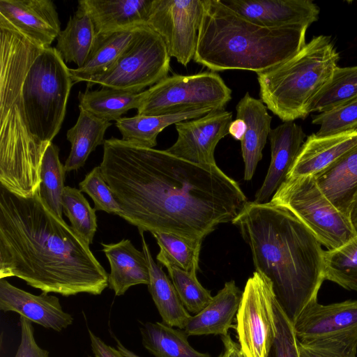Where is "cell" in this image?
Wrapping results in <instances>:
<instances>
[{"instance_id": "6", "label": "cell", "mask_w": 357, "mask_h": 357, "mask_svg": "<svg viewBox=\"0 0 357 357\" xmlns=\"http://www.w3.org/2000/svg\"><path fill=\"white\" fill-rule=\"evenodd\" d=\"M73 85L69 68L56 47L43 48L27 69L20 89L21 114L36 139L50 143L59 133Z\"/></svg>"}, {"instance_id": "17", "label": "cell", "mask_w": 357, "mask_h": 357, "mask_svg": "<svg viewBox=\"0 0 357 357\" xmlns=\"http://www.w3.org/2000/svg\"><path fill=\"white\" fill-rule=\"evenodd\" d=\"M0 310L18 313L31 322L60 332L73 322L63 310L58 297L42 293L34 295L0 279Z\"/></svg>"}, {"instance_id": "14", "label": "cell", "mask_w": 357, "mask_h": 357, "mask_svg": "<svg viewBox=\"0 0 357 357\" xmlns=\"http://www.w3.org/2000/svg\"><path fill=\"white\" fill-rule=\"evenodd\" d=\"M232 117L225 109H213L202 117L175 123L178 137L166 151L192 162L216 165L215 149L229 134Z\"/></svg>"}, {"instance_id": "41", "label": "cell", "mask_w": 357, "mask_h": 357, "mask_svg": "<svg viewBox=\"0 0 357 357\" xmlns=\"http://www.w3.org/2000/svg\"><path fill=\"white\" fill-rule=\"evenodd\" d=\"M20 321L21 340L14 357H50L49 352L36 343L32 322L22 316L20 317Z\"/></svg>"}, {"instance_id": "7", "label": "cell", "mask_w": 357, "mask_h": 357, "mask_svg": "<svg viewBox=\"0 0 357 357\" xmlns=\"http://www.w3.org/2000/svg\"><path fill=\"white\" fill-rule=\"evenodd\" d=\"M20 89H0V183L27 197L38 190L41 161L50 142H40L28 130L20 108Z\"/></svg>"}, {"instance_id": "35", "label": "cell", "mask_w": 357, "mask_h": 357, "mask_svg": "<svg viewBox=\"0 0 357 357\" xmlns=\"http://www.w3.org/2000/svg\"><path fill=\"white\" fill-rule=\"evenodd\" d=\"M325 280L357 291V235L340 248L324 250Z\"/></svg>"}, {"instance_id": "13", "label": "cell", "mask_w": 357, "mask_h": 357, "mask_svg": "<svg viewBox=\"0 0 357 357\" xmlns=\"http://www.w3.org/2000/svg\"><path fill=\"white\" fill-rule=\"evenodd\" d=\"M204 0H152L146 24L164 41L170 57L186 67L193 59Z\"/></svg>"}, {"instance_id": "3", "label": "cell", "mask_w": 357, "mask_h": 357, "mask_svg": "<svg viewBox=\"0 0 357 357\" xmlns=\"http://www.w3.org/2000/svg\"><path fill=\"white\" fill-rule=\"evenodd\" d=\"M231 222L248 244L256 271L270 280L294 323L317 299L325 280L322 245L291 211L269 202H248Z\"/></svg>"}, {"instance_id": "37", "label": "cell", "mask_w": 357, "mask_h": 357, "mask_svg": "<svg viewBox=\"0 0 357 357\" xmlns=\"http://www.w3.org/2000/svg\"><path fill=\"white\" fill-rule=\"evenodd\" d=\"M151 234L160 250L165 252L184 270L197 273L202 239H191L165 232Z\"/></svg>"}, {"instance_id": "31", "label": "cell", "mask_w": 357, "mask_h": 357, "mask_svg": "<svg viewBox=\"0 0 357 357\" xmlns=\"http://www.w3.org/2000/svg\"><path fill=\"white\" fill-rule=\"evenodd\" d=\"M140 332L144 347L155 357H211L195 350L185 332L164 323L146 322Z\"/></svg>"}, {"instance_id": "19", "label": "cell", "mask_w": 357, "mask_h": 357, "mask_svg": "<svg viewBox=\"0 0 357 357\" xmlns=\"http://www.w3.org/2000/svg\"><path fill=\"white\" fill-rule=\"evenodd\" d=\"M151 3L152 0H80L77 9L90 17L98 34L146 25Z\"/></svg>"}, {"instance_id": "29", "label": "cell", "mask_w": 357, "mask_h": 357, "mask_svg": "<svg viewBox=\"0 0 357 357\" xmlns=\"http://www.w3.org/2000/svg\"><path fill=\"white\" fill-rule=\"evenodd\" d=\"M97 33L90 17L77 9L70 16L66 28L56 38V49L65 63L73 62L77 68L86 62L96 40Z\"/></svg>"}, {"instance_id": "22", "label": "cell", "mask_w": 357, "mask_h": 357, "mask_svg": "<svg viewBox=\"0 0 357 357\" xmlns=\"http://www.w3.org/2000/svg\"><path fill=\"white\" fill-rule=\"evenodd\" d=\"M312 176L326 198L349 218L357 204V146Z\"/></svg>"}, {"instance_id": "47", "label": "cell", "mask_w": 357, "mask_h": 357, "mask_svg": "<svg viewBox=\"0 0 357 357\" xmlns=\"http://www.w3.org/2000/svg\"><path fill=\"white\" fill-rule=\"evenodd\" d=\"M349 218L353 227H354L356 231L357 232V204L353 208L350 214Z\"/></svg>"}, {"instance_id": "25", "label": "cell", "mask_w": 357, "mask_h": 357, "mask_svg": "<svg viewBox=\"0 0 357 357\" xmlns=\"http://www.w3.org/2000/svg\"><path fill=\"white\" fill-rule=\"evenodd\" d=\"M139 233L142 239V251L149 266V291L162 323L172 327L184 329L192 316L181 303L172 281L163 271L162 266L153 260L144 232Z\"/></svg>"}, {"instance_id": "2", "label": "cell", "mask_w": 357, "mask_h": 357, "mask_svg": "<svg viewBox=\"0 0 357 357\" xmlns=\"http://www.w3.org/2000/svg\"><path fill=\"white\" fill-rule=\"evenodd\" d=\"M109 274L87 244L42 200L0 185V279L16 277L43 293L100 295Z\"/></svg>"}, {"instance_id": "40", "label": "cell", "mask_w": 357, "mask_h": 357, "mask_svg": "<svg viewBox=\"0 0 357 357\" xmlns=\"http://www.w3.org/2000/svg\"><path fill=\"white\" fill-rule=\"evenodd\" d=\"M273 311L276 332L267 357H301L293 323L285 314L275 297L273 299Z\"/></svg>"}, {"instance_id": "48", "label": "cell", "mask_w": 357, "mask_h": 357, "mask_svg": "<svg viewBox=\"0 0 357 357\" xmlns=\"http://www.w3.org/2000/svg\"><path fill=\"white\" fill-rule=\"evenodd\" d=\"M218 357H229V354L226 350L224 349V352L219 355Z\"/></svg>"}, {"instance_id": "44", "label": "cell", "mask_w": 357, "mask_h": 357, "mask_svg": "<svg viewBox=\"0 0 357 357\" xmlns=\"http://www.w3.org/2000/svg\"><path fill=\"white\" fill-rule=\"evenodd\" d=\"M246 131V124L241 119L232 121L229 127V134L236 140L241 141Z\"/></svg>"}, {"instance_id": "36", "label": "cell", "mask_w": 357, "mask_h": 357, "mask_svg": "<svg viewBox=\"0 0 357 357\" xmlns=\"http://www.w3.org/2000/svg\"><path fill=\"white\" fill-rule=\"evenodd\" d=\"M63 212L68 218L70 227L90 245L97 230V217L82 192L70 186H65L62 196Z\"/></svg>"}, {"instance_id": "11", "label": "cell", "mask_w": 357, "mask_h": 357, "mask_svg": "<svg viewBox=\"0 0 357 357\" xmlns=\"http://www.w3.org/2000/svg\"><path fill=\"white\" fill-rule=\"evenodd\" d=\"M299 344L348 357L357 353V301H310L293 323Z\"/></svg>"}, {"instance_id": "18", "label": "cell", "mask_w": 357, "mask_h": 357, "mask_svg": "<svg viewBox=\"0 0 357 357\" xmlns=\"http://www.w3.org/2000/svg\"><path fill=\"white\" fill-rule=\"evenodd\" d=\"M306 135L294 121L284 122L271 129L268 139L271 159L265 179L255 196L254 202H268L285 181L304 143Z\"/></svg>"}, {"instance_id": "24", "label": "cell", "mask_w": 357, "mask_h": 357, "mask_svg": "<svg viewBox=\"0 0 357 357\" xmlns=\"http://www.w3.org/2000/svg\"><path fill=\"white\" fill-rule=\"evenodd\" d=\"M243 291L234 280L225 282L223 288L213 296L208 305L199 313L191 317L184 332L187 335H228L233 327Z\"/></svg>"}, {"instance_id": "1", "label": "cell", "mask_w": 357, "mask_h": 357, "mask_svg": "<svg viewBox=\"0 0 357 357\" xmlns=\"http://www.w3.org/2000/svg\"><path fill=\"white\" fill-rule=\"evenodd\" d=\"M120 208L139 231L203 240L232 222L248 202L238 183L218 166L197 164L166 150L112 137L99 165Z\"/></svg>"}, {"instance_id": "33", "label": "cell", "mask_w": 357, "mask_h": 357, "mask_svg": "<svg viewBox=\"0 0 357 357\" xmlns=\"http://www.w3.org/2000/svg\"><path fill=\"white\" fill-rule=\"evenodd\" d=\"M357 100V66H337L330 81L311 102V112H326Z\"/></svg>"}, {"instance_id": "23", "label": "cell", "mask_w": 357, "mask_h": 357, "mask_svg": "<svg viewBox=\"0 0 357 357\" xmlns=\"http://www.w3.org/2000/svg\"><path fill=\"white\" fill-rule=\"evenodd\" d=\"M110 266L109 288L116 296H122L137 284H149V270L143 251L137 250L128 239L115 243H101Z\"/></svg>"}, {"instance_id": "32", "label": "cell", "mask_w": 357, "mask_h": 357, "mask_svg": "<svg viewBox=\"0 0 357 357\" xmlns=\"http://www.w3.org/2000/svg\"><path fill=\"white\" fill-rule=\"evenodd\" d=\"M156 259L165 266L172 282L185 309L197 314L205 308L213 298L210 291L198 281L197 273H190L182 268L165 252L160 249Z\"/></svg>"}, {"instance_id": "8", "label": "cell", "mask_w": 357, "mask_h": 357, "mask_svg": "<svg viewBox=\"0 0 357 357\" xmlns=\"http://www.w3.org/2000/svg\"><path fill=\"white\" fill-rule=\"evenodd\" d=\"M269 202L291 211L328 250L357 235L350 218L326 198L312 176L287 178Z\"/></svg>"}, {"instance_id": "21", "label": "cell", "mask_w": 357, "mask_h": 357, "mask_svg": "<svg viewBox=\"0 0 357 357\" xmlns=\"http://www.w3.org/2000/svg\"><path fill=\"white\" fill-rule=\"evenodd\" d=\"M236 109V118L241 119L246 124L241 146L245 165L244 179L248 181L262 158V151L271 130L272 117L264 103L252 97L249 92L239 100Z\"/></svg>"}, {"instance_id": "34", "label": "cell", "mask_w": 357, "mask_h": 357, "mask_svg": "<svg viewBox=\"0 0 357 357\" xmlns=\"http://www.w3.org/2000/svg\"><path fill=\"white\" fill-rule=\"evenodd\" d=\"M59 147L50 142L47 146L40 165L38 193L45 204L56 215L63 218L61 196L65 188L66 169L59 159Z\"/></svg>"}, {"instance_id": "15", "label": "cell", "mask_w": 357, "mask_h": 357, "mask_svg": "<svg viewBox=\"0 0 357 357\" xmlns=\"http://www.w3.org/2000/svg\"><path fill=\"white\" fill-rule=\"evenodd\" d=\"M0 21L43 48L50 47L61 31L51 0H0Z\"/></svg>"}, {"instance_id": "28", "label": "cell", "mask_w": 357, "mask_h": 357, "mask_svg": "<svg viewBox=\"0 0 357 357\" xmlns=\"http://www.w3.org/2000/svg\"><path fill=\"white\" fill-rule=\"evenodd\" d=\"M132 36L133 29L97 34L84 64L80 68H69L73 84L87 82L108 70L129 44Z\"/></svg>"}, {"instance_id": "39", "label": "cell", "mask_w": 357, "mask_h": 357, "mask_svg": "<svg viewBox=\"0 0 357 357\" xmlns=\"http://www.w3.org/2000/svg\"><path fill=\"white\" fill-rule=\"evenodd\" d=\"M79 190L86 193L93 200L96 211H103L119 215L120 206L112 190L106 183L100 166L95 167L79 183Z\"/></svg>"}, {"instance_id": "42", "label": "cell", "mask_w": 357, "mask_h": 357, "mask_svg": "<svg viewBox=\"0 0 357 357\" xmlns=\"http://www.w3.org/2000/svg\"><path fill=\"white\" fill-rule=\"evenodd\" d=\"M91 347L95 357H125L118 349L107 345L91 330H88Z\"/></svg>"}, {"instance_id": "45", "label": "cell", "mask_w": 357, "mask_h": 357, "mask_svg": "<svg viewBox=\"0 0 357 357\" xmlns=\"http://www.w3.org/2000/svg\"><path fill=\"white\" fill-rule=\"evenodd\" d=\"M224 349L229 354V357H245L241 351L238 344L235 342L229 335L221 336Z\"/></svg>"}, {"instance_id": "30", "label": "cell", "mask_w": 357, "mask_h": 357, "mask_svg": "<svg viewBox=\"0 0 357 357\" xmlns=\"http://www.w3.org/2000/svg\"><path fill=\"white\" fill-rule=\"evenodd\" d=\"M143 91L132 93L105 87L95 91L86 89L78 94L79 107L104 121H116L128 110L137 109Z\"/></svg>"}, {"instance_id": "43", "label": "cell", "mask_w": 357, "mask_h": 357, "mask_svg": "<svg viewBox=\"0 0 357 357\" xmlns=\"http://www.w3.org/2000/svg\"><path fill=\"white\" fill-rule=\"evenodd\" d=\"M301 357H348L336 354L328 351L303 347L298 343Z\"/></svg>"}, {"instance_id": "46", "label": "cell", "mask_w": 357, "mask_h": 357, "mask_svg": "<svg viewBox=\"0 0 357 357\" xmlns=\"http://www.w3.org/2000/svg\"><path fill=\"white\" fill-rule=\"evenodd\" d=\"M116 348L125 357H142L126 348L118 340H116Z\"/></svg>"}, {"instance_id": "20", "label": "cell", "mask_w": 357, "mask_h": 357, "mask_svg": "<svg viewBox=\"0 0 357 357\" xmlns=\"http://www.w3.org/2000/svg\"><path fill=\"white\" fill-rule=\"evenodd\" d=\"M357 146V130L307 137L287 178L314 176Z\"/></svg>"}, {"instance_id": "16", "label": "cell", "mask_w": 357, "mask_h": 357, "mask_svg": "<svg viewBox=\"0 0 357 357\" xmlns=\"http://www.w3.org/2000/svg\"><path fill=\"white\" fill-rule=\"evenodd\" d=\"M243 16L261 26L282 27L310 25L319 19V8L311 0H220Z\"/></svg>"}, {"instance_id": "12", "label": "cell", "mask_w": 357, "mask_h": 357, "mask_svg": "<svg viewBox=\"0 0 357 357\" xmlns=\"http://www.w3.org/2000/svg\"><path fill=\"white\" fill-rule=\"evenodd\" d=\"M275 297L270 280L255 271L246 282L236 315L235 329L245 357H267L276 332Z\"/></svg>"}, {"instance_id": "26", "label": "cell", "mask_w": 357, "mask_h": 357, "mask_svg": "<svg viewBox=\"0 0 357 357\" xmlns=\"http://www.w3.org/2000/svg\"><path fill=\"white\" fill-rule=\"evenodd\" d=\"M211 110V108H202L159 116L137 114L131 117H121L115 125L121 134L122 140L142 147L153 148L157 145L158 135L167 126L202 117Z\"/></svg>"}, {"instance_id": "5", "label": "cell", "mask_w": 357, "mask_h": 357, "mask_svg": "<svg viewBox=\"0 0 357 357\" xmlns=\"http://www.w3.org/2000/svg\"><path fill=\"white\" fill-rule=\"evenodd\" d=\"M339 60L331 37L312 38L292 57L257 74L260 100L283 122L305 119L311 102L330 81Z\"/></svg>"}, {"instance_id": "9", "label": "cell", "mask_w": 357, "mask_h": 357, "mask_svg": "<svg viewBox=\"0 0 357 357\" xmlns=\"http://www.w3.org/2000/svg\"><path fill=\"white\" fill-rule=\"evenodd\" d=\"M170 59L161 37L148 25L133 29L132 38L111 67L86 82L132 93H140L168 77Z\"/></svg>"}, {"instance_id": "4", "label": "cell", "mask_w": 357, "mask_h": 357, "mask_svg": "<svg viewBox=\"0 0 357 357\" xmlns=\"http://www.w3.org/2000/svg\"><path fill=\"white\" fill-rule=\"evenodd\" d=\"M309 25L268 27L236 13L220 0H204L195 62L211 71L247 70L257 74L297 54Z\"/></svg>"}, {"instance_id": "27", "label": "cell", "mask_w": 357, "mask_h": 357, "mask_svg": "<svg viewBox=\"0 0 357 357\" xmlns=\"http://www.w3.org/2000/svg\"><path fill=\"white\" fill-rule=\"evenodd\" d=\"M76 123L66 132L71 147L64 167L66 172L83 167L91 154L99 145L104 144L105 134L112 123L98 119L81 107Z\"/></svg>"}, {"instance_id": "10", "label": "cell", "mask_w": 357, "mask_h": 357, "mask_svg": "<svg viewBox=\"0 0 357 357\" xmlns=\"http://www.w3.org/2000/svg\"><path fill=\"white\" fill-rule=\"evenodd\" d=\"M231 99V89L214 71L174 74L144 90L137 111L140 115L159 116L202 108L221 109Z\"/></svg>"}, {"instance_id": "38", "label": "cell", "mask_w": 357, "mask_h": 357, "mask_svg": "<svg viewBox=\"0 0 357 357\" xmlns=\"http://www.w3.org/2000/svg\"><path fill=\"white\" fill-rule=\"evenodd\" d=\"M312 123L320 126L319 137L357 130V100L314 116Z\"/></svg>"}]
</instances>
